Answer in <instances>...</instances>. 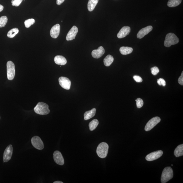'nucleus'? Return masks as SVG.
<instances>
[{
  "mask_svg": "<svg viewBox=\"0 0 183 183\" xmlns=\"http://www.w3.org/2000/svg\"><path fill=\"white\" fill-rule=\"evenodd\" d=\"M34 110L37 114L41 115H47L50 112L48 105L43 102L38 103L35 107Z\"/></svg>",
  "mask_w": 183,
  "mask_h": 183,
  "instance_id": "1",
  "label": "nucleus"
},
{
  "mask_svg": "<svg viewBox=\"0 0 183 183\" xmlns=\"http://www.w3.org/2000/svg\"><path fill=\"white\" fill-rule=\"evenodd\" d=\"M179 39L173 33L168 34L164 41V46L167 47H169L172 45H175L179 43Z\"/></svg>",
  "mask_w": 183,
  "mask_h": 183,
  "instance_id": "2",
  "label": "nucleus"
},
{
  "mask_svg": "<svg viewBox=\"0 0 183 183\" xmlns=\"http://www.w3.org/2000/svg\"><path fill=\"white\" fill-rule=\"evenodd\" d=\"M173 177V172L171 167L165 168L163 170L161 178L162 183H165L172 179Z\"/></svg>",
  "mask_w": 183,
  "mask_h": 183,
  "instance_id": "3",
  "label": "nucleus"
},
{
  "mask_svg": "<svg viewBox=\"0 0 183 183\" xmlns=\"http://www.w3.org/2000/svg\"><path fill=\"white\" fill-rule=\"evenodd\" d=\"M108 150V145L107 143L103 142L98 145L96 150L98 156L101 158L107 157Z\"/></svg>",
  "mask_w": 183,
  "mask_h": 183,
  "instance_id": "4",
  "label": "nucleus"
},
{
  "mask_svg": "<svg viewBox=\"0 0 183 183\" xmlns=\"http://www.w3.org/2000/svg\"><path fill=\"white\" fill-rule=\"evenodd\" d=\"M7 75L8 80H13L15 75V67L13 62L9 61L7 64Z\"/></svg>",
  "mask_w": 183,
  "mask_h": 183,
  "instance_id": "5",
  "label": "nucleus"
},
{
  "mask_svg": "<svg viewBox=\"0 0 183 183\" xmlns=\"http://www.w3.org/2000/svg\"><path fill=\"white\" fill-rule=\"evenodd\" d=\"M161 119L159 117H155L151 119L147 123L145 127V130L149 131L159 123Z\"/></svg>",
  "mask_w": 183,
  "mask_h": 183,
  "instance_id": "6",
  "label": "nucleus"
},
{
  "mask_svg": "<svg viewBox=\"0 0 183 183\" xmlns=\"http://www.w3.org/2000/svg\"><path fill=\"white\" fill-rule=\"evenodd\" d=\"M31 141L33 146L37 149L42 150L44 149V143L41 138L38 136H35L32 138Z\"/></svg>",
  "mask_w": 183,
  "mask_h": 183,
  "instance_id": "7",
  "label": "nucleus"
},
{
  "mask_svg": "<svg viewBox=\"0 0 183 183\" xmlns=\"http://www.w3.org/2000/svg\"><path fill=\"white\" fill-rule=\"evenodd\" d=\"M163 152L162 150H158L156 151L151 153L148 154L145 157V159L148 161H152L156 160L162 156Z\"/></svg>",
  "mask_w": 183,
  "mask_h": 183,
  "instance_id": "8",
  "label": "nucleus"
},
{
  "mask_svg": "<svg viewBox=\"0 0 183 183\" xmlns=\"http://www.w3.org/2000/svg\"><path fill=\"white\" fill-rule=\"evenodd\" d=\"M13 148L12 146L10 145L7 147L5 150L3 155L4 162H8L11 159L13 154Z\"/></svg>",
  "mask_w": 183,
  "mask_h": 183,
  "instance_id": "9",
  "label": "nucleus"
},
{
  "mask_svg": "<svg viewBox=\"0 0 183 183\" xmlns=\"http://www.w3.org/2000/svg\"><path fill=\"white\" fill-rule=\"evenodd\" d=\"M59 85L65 89L69 90L71 87V81L69 79L65 77H61L59 78Z\"/></svg>",
  "mask_w": 183,
  "mask_h": 183,
  "instance_id": "10",
  "label": "nucleus"
},
{
  "mask_svg": "<svg viewBox=\"0 0 183 183\" xmlns=\"http://www.w3.org/2000/svg\"><path fill=\"white\" fill-rule=\"evenodd\" d=\"M54 161L58 165H62L64 164V160L62 155L58 151L54 152L53 154Z\"/></svg>",
  "mask_w": 183,
  "mask_h": 183,
  "instance_id": "11",
  "label": "nucleus"
},
{
  "mask_svg": "<svg viewBox=\"0 0 183 183\" xmlns=\"http://www.w3.org/2000/svg\"><path fill=\"white\" fill-rule=\"evenodd\" d=\"M78 30L77 27L73 26L69 31L66 36V40L70 41L75 39L77 34L78 32Z\"/></svg>",
  "mask_w": 183,
  "mask_h": 183,
  "instance_id": "12",
  "label": "nucleus"
},
{
  "mask_svg": "<svg viewBox=\"0 0 183 183\" xmlns=\"http://www.w3.org/2000/svg\"><path fill=\"white\" fill-rule=\"evenodd\" d=\"M152 30L153 27L151 26H148L141 29L137 34V38L139 39L143 38L151 31Z\"/></svg>",
  "mask_w": 183,
  "mask_h": 183,
  "instance_id": "13",
  "label": "nucleus"
},
{
  "mask_svg": "<svg viewBox=\"0 0 183 183\" xmlns=\"http://www.w3.org/2000/svg\"><path fill=\"white\" fill-rule=\"evenodd\" d=\"M131 28L128 26H124L121 29L117 35V38H122L128 35L130 32Z\"/></svg>",
  "mask_w": 183,
  "mask_h": 183,
  "instance_id": "14",
  "label": "nucleus"
},
{
  "mask_svg": "<svg viewBox=\"0 0 183 183\" xmlns=\"http://www.w3.org/2000/svg\"><path fill=\"white\" fill-rule=\"evenodd\" d=\"M105 50L102 46H100L97 50H93L92 52V55L94 58H99L105 53Z\"/></svg>",
  "mask_w": 183,
  "mask_h": 183,
  "instance_id": "15",
  "label": "nucleus"
},
{
  "mask_svg": "<svg viewBox=\"0 0 183 183\" xmlns=\"http://www.w3.org/2000/svg\"><path fill=\"white\" fill-rule=\"evenodd\" d=\"M60 25L58 24L52 27L50 32V35L52 38H56L60 33Z\"/></svg>",
  "mask_w": 183,
  "mask_h": 183,
  "instance_id": "16",
  "label": "nucleus"
},
{
  "mask_svg": "<svg viewBox=\"0 0 183 183\" xmlns=\"http://www.w3.org/2000/svg\"><path fill=\"white\" fill-rule=\"evenodd\" d=\"M54 61L56 64L61 66L65 65L67 63L66 58L63 56L61 55L56 56L54 58Z\"/></svg>",
  "mask_w": 183,
  "mask_h": 183,
  "instance_id": "17",
  "label": "nucleus"
},
{
  "mask_svg": "<svg viewBox=\"0 0 183 183\" xmlns=\"http://www.w3.org/2000/svg\"><path fill=\"white\" fill-rule=\"evenodd\" d=\"M96 109L93 108L91 110L86 111L84 114V120H86L90 119L95 115Z\"/></svg>",
  "mask_w": 183,
  "mask_h": 183,
  "instance_id": "18",
  "label": "nucleus"
},
{
  "mask_svg": "<svg viewBox=\"0 0 183 183\" xmlns=\"http://www.w3.org/2000/svg\"><path fill=\"white\" fill-rule=\"evenodd\" d=\"M99 0H89L88 4V9L89 11H92L98 3Z\"/></svg>",
  "mask_w": 183,
  "mask_h": 183,
  "instance_id": "19",
  "label": "nucleus"
},
{
  "mask_svg": "<svg viewBox=\"0 0 183 183\" xmlns=\"http://www.w3.org/2000/svg\"><path fill=\"white\" fill-rule=\"evenodd\" d=\"M120 51L122 55H126L131 53L133 51V49L129 47L122 46L120 48Z\"/></svg>",
  "mask_w": 183,
  "mask_h": 183,
  "instance_id": "20",
  "label": "nucleus"
},
{
  "mask_svg": "<svg viewBox=\"0 0 183 183\" xmlns=\"http://www.w3.org/2000/svg\"><path fill=\"white\" fill-rule=\"evenodd\" d=\"M174 154L175 156L177 157L182 156L183 155V144H181L178 146L176 148Z\"/></svg>",
  "mask_w": 183,
  "mask_h": 183,
  "instance_id": "21",
  "label": "nucleus"
},
{
  "mask_svg": "<svg viewBox=\"0 0 183 183\" xmlns=\"http://www.w3.org/2000/svg\"><path fill=\"white\" fill-rule=\"evenodd\" d=\"M114 61L113 56L108 55L104 59L103 62L105 65L106 66H110Z\"/></svg>",
  "mask_w": 183,
  "mask_h": 183,
  "instance_id": "22",
  "label": "nucleus"
},
{
  "mask_svg": "<svg viewBox=\"0 0 183 183\" xmlns=\"http://www.w3.org/2000/svg\"><path fill=\"white\" fill-rule=\"evenodd\" d=\"M182 0H169L168 2V6L169 7H175L181 4Z\"/></svg>",
  "mask_w": 183,
  "mask_h": 183,
  "instance_id": "23",
  "label": "nucleus"
},
{
  "mask_svg": "<svg viewBox=\"0 0 183 183\" xmlns=\"http://www.w3.org/2000/svg\"><path fill=\"white\" fill-rule=\"evenodd\" d=\"M99 124L98 120L95 119L92 120L89 124V128L90 131H93L96 129Z\"/></svg>",
  "mask_w": 183,
  "mask_h": 183,
  "instance_id": "24",
  "label": "nucleus"
},
{
  "mask_svg": "<svg viewBox=\"0 0 183 183\" xmlns=\"http://www.w3.org/2000/svg\"><path fill=\"white\" fill-rule=\"evenodd\" d=\"M18 32L19 30L18 28H14L12 29L8 32V34H7V36L10 38H13Z\"/></svg>",
  "mask_w": 183,
  "mask_h": 183,
  "instance_id": "25",
  "label": "nucleus"
},
{
  "mask_svg": "<svg viewBox=\"0 0 183 183\" xmlns=\"http://www.w3.org/2000/svg\"><path fill=\"white\" fill-rule=\"evenodd\" d=\"M8 20L6 16H2L0 17V28L5 26L8 22Z\"/></svg>",
  "mask_w": 183,
  "mask_h": 183,
  "instance_id": "26",
  "label": "nucleus"
},
{
  "mask_svg": "<svg viewBox=\"0 0 183 183\" xmlns=\"http://www.w3.org/2000/svg\"><path fill=\"white\" fill-rule=\"evenodd\" d=\"M35 23V20L33 18L29 19L26 20L24 22V25L26 28H30L32 25Z\"/></svg>",
  "mask_w": 183,
  "mask_h": 183,
  "instance_id": "27",
  "label": "nucleus"
},
{
  "mask_svg": "<svg viewBox=\"0 0 183 183\" xmlns=\"http://www.w3.org/2000/svg\"><path fill=\"white\" fill-rule=\"evenodd\" d=\"M135 101L137 102V107L138 108H141L143 105V101L141 98H138Z\"/></svg>",
  "mask_w": 183,
  "mask_h": 183,
  "instance_id": "28",
  "label": "nucleus"
},
{
  "mask_svg": "<svg viewBox=\"0 0 183 183\" xmlns=\"http://www.w3.org/2000/svg\"><path fill=\"white\" fill-rule=\"evenodd\" d=\"M23 0H12L11 3L12 5L13 6L18 7Z\"/></svg>",
  "mask_w": 183,
  "mask_h": 183,
  "instance_id": "29",
  "label": "nucleus"
},
{
  "mask_svg": "<svg viewBox=\"0 0 183 183\" xmlns=\"http://www.w3.org/2000/svg\"><path fill=\"white\" fill-rule=\"evenodd\" d=\"M151 71L152 74L154 75H156L159 72V69L156 66H154V67L151 68Z\"/></svg>",
  "mask_w": 183,
  "mask_h": 183,
  "instance_id": "30",
  "label": "nucleus"
},
{
  "mask_svg": "<svg viewBox=\"0 0 183 183\" xmlns=\"http://www.w3.org/2000/svg\"><path fill=\"white\" fill-rule=\"evenodd\" d=\"M157 83L158 85L160 86H165L166 85V82L162 78H159L158 79L157 81Z\"/></svg>",
  "mask_w": 183,
  "mask_h": 183,
  "instance_id": "31",
  "label": "nucleus"
},
{
  "mask_svg": "<svg viewBox=\"0 0 183 183\" xmlns=\"http://www.w3.org/2000/svg\"><path fill=\"white\" fill-rule=\"evenodd\" d=\"M133 78L135 80L137 83H141L142 81V79L140 77L137 76L135 75L133 76Z\"/></svg>",
  "mask_w": 183,
  "mask_h": 183,
  "instance_id": "32",
  "label": "nucleus"
},
{
  "mask_svg": "<svg viewBox=\"0 0 183 183\" xmlns=\"http://www.w3.org/2000/svg\"><path fill=\"white\" fill-rule=\"evenodd\" d=\"M178 82L180 84V85L182 86L183 85V72H182L181 74V76L179 78V80H178Z\"/></svg>",
  "mask_w": 183,
  "mask_h": 183,
  "instance_id": "33",
  "label": "nucleus"
},
{
  "mask_svg": "<svg viewBox=\"0 0 183 183\" xmlns=\"http://www.w3.org/2000/svg\"><path fill=\"white\" fill-rule=\"evenodd\" d=\"M65 1V0H57L56 4L58 5H60L62 4Z\"/></svg>",
  "mask_w": 183,
  "mask_h": 183,
  "instance_id": "34",
  "label": "nucleus"
},
{
  "mask_svg": "<svg viewBox=\"0 0 183 183\" xmlns=\"http://www.w3.org/2000/svg\"><path fill=\"white\" fill-rule=\"evenodd\" d=\"M4 8V7L2 5L0 4V12H1L3 10Z\"/></svg>",
  "mask_w": 183,
  "mask_h": 183,
  "instance_id": "35",
  "label": "nucleus"
},
{
  "mask_svg": "<svg viewBox=\"0 0 183 183\" xmlns=\"http://www.w3.org/2000/svg\"><path fill=\"white\" fill-rule=\"evenodd\" d=\"M53 183H63V182H61V181H56V182H54Z\"/></svg>",
  "mask_w": 183,
  "mask_h": 183,
  "instance_id": "36",
  "label": "nucleus"
},
{
  "mask_svg": "<svg viewBox=\"0 0 183 183\" xmlns=\"http://www.w3.org/2000/svg\"><path fill=\"white\" fill-rule=\"evenodd\" d=\"M0 119H1V117H0Z\"/></svg>",
  "mask_w": 183,
  "mask_h": 183,
  "instance_id": "37",
  "label": "nucleus"
}]
</instances>
